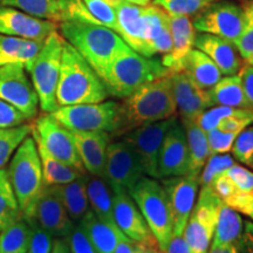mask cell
I'll list each match as a JSON object with an SVG mask.
<instances>
[{"mask_svg": "<svg viewBox=\"0 0 253 253\" xmlns=\"http://www.w3.org/2000/svg\"><path fill=\"white\" fill-rule=\"evenodd\" d=\"M90 14L103 26L118 30L116 2L118 0H82Z\"/></svg>", "mask_w": 253, "mask_h": 253, "instance_id": "60d3db41", "label": "cell"}, {"mask_svg": "<svg viewBox=\"0 0 253 253\" xmlns=\"http://www.w3.org/2000/svg\"><path fill=\"white\" fill-rule=\"evenodd\" d=\"M169 74L162 60L147 58L126 43L110 63L102 81L109 95L125 99L143 84Z\"/></svg>", "mask_w": 253, "mask_h": 253, "instance_id": "277c9868", "label": "cell"}, {"mask_svg": "<svg viewBox=\"0 0 253 253\" xmlns=\"http://www.w3.org/2000/svg\"><path fill=\"white\" fill-rule=\"evenodd\" d=\"M184 126L186 142L189 149V166L190 172L194 175H199L207 163L210 151L208 147L207 134L202 130L201 126L196 121H181Z\"/></svg>", "mask_w": 253, "mask_h": 253, "instance_id": "d6a6232c", "label": "cell"}, {"mask_svg": "<svg viewBox=\"0 0 253 253\" xmlns=\"http://www.w3.org/2000/svg\"><path fill=\"white\" fill-rule=\"evenodd\" d=\"M36 142L41 160V167H42V175L45 185L67 184V183L75 181L79 177L84 175V173H80L78 170H75L74 168L69 167L68 164L63 163L59 158L53 156L39 141L36 140Z\"/></svg>", "mask_w": 253, "mask_h": 253, "instance_id": "1f68e13d", "label": "cell"}, {"mask_svg": "<svg viewBox=\"0 0 253 253\" xmlns=\"http://www.w3.org/2000/svg\"><path fill=\"white\" fill-rule=\"evenodd\" d=\"M166 253H192L188 243L182 235H172L167 246Z\"/></svg>", "mask_w": 253, "mask_h": 253, "instance_id": "11a10c76", "label": "cell"}, {"mask_svg": "<svg viewBox=\"0 0 253 253\" xmlns=\"http://www.w3.org/2000/svg\"><path fill=\"white\" fill-rule=\"evenodd\" d=\"M183 236L192 253H208L217 223L218 205L221 199L210 185L201 186Z\"/></svg>", "mask_w": 253, "mask_h": 253, "instance_id": "9c48e42d", "label": "cell"}, {"mask_svg": "<svg viewBox=\"0 0 253 253\" xmlns=\"http://www.w3.org/2000/svg\"><path fill=\"white\" fill-rule=\"evenodd\" d=\"M224 203L253 220V190L249 192H237Z\"/></svg>", "mask_w": 253, "mask_h": 253, "instance_id": "681fc988", "label": "cell"}, {"mask_svg": "<svg viewBox=\"0 0 253 253\" xmlns=\"http://www.w3.org/2000/svg\"><path fill=\"white\" fill-rule=\"evenodd\" d=\"M114 220L129 239L147 245H158L140 209L128 192H113Z\"/></svg>", "mask_w": 253, "mask_h": 253, "instance_id": "d6986e66", "label": "cell"}, {"mask_svg": "<svg viewBox=\"0 0 253 253\" xmlns=\"http://www.w3.org/2000/svg\"><path fill=\"white\" fill-rule=\"evenodd\" d=\"M32 129L33 126L28 123L13 128H0V169L5 168L21 142L32 134Z\"/></svg>", "mask_w": 253, "mask_h": 253, "instance_id": "8d00e7d4", "label": "cell"}, {"mask_svg": "<svg viewBox=\"0 0 253 253\" xmlns=\"http://www.w3.org/2000/svg\"><path fill=\"white\" fill-rule=\"evenodd\" d=\"M233 164H236L235 158L229 154L210 155L199 172V186L210 185L217 176L225 172Z\"/></svg>", "mask_w": 253, "mask_h": 253, "instance_id": "f35d334b", "label": "cell"}, {"mask_svg": "<svg viewBox=\"0 0 253 253\" xmlns=\"http://www.w3.org/2000/svg\"><path fill=\"white\" fill-rule=\"evenodd\" d=\"M170 30L172 47L168 54L163 55L162 63L171 74L182 71L185 56L194 48L196 30L188 15H170Z\"/></svg>", "mask_w": 253, "mask_h": 253, "instance_id": "cb8c5ba5", "label": "cell"}, {"mask_svg": "<svg viewBox=\"0 0 253 253\" xmlns=\"http://www.w3.org/2000/svg\"><path fill=\"white\" fill-rule=\"evenodd\" d=\"M236 134L225 132L218 128L208 131L207 140L210 155L229 153V151H231V148H232L233 142L236 140Z\"/></svg>", "mask_w": 253, "mask_h": 253, "instance_id": "ee69618b", "label": "cell"}, {"mask_svg": "<svg viewBox=\"0 0 253 253\" xmlns=\"http://www.w3.org/2000/svg\"><path fill=\"white\" fill-rule=\"evenodd\" d=\"M50 253H71L67 238H55L53 240V246Z\"/></svg>", "mask_w": 253, "mask_h": 253, "instance_id": "9f6ffc18", "label": "cell"}, {"mask_svg": "<svg viewBox=\"0 0 253 253\" xmlns=\"http://www.w3.org/2000/svg\"><path fill=\"white\" fill-rule=\"evenodd\" d=\"M166 191L172 216V235H182L199 191V175L167 177L158 179Z\"/></svg>", "mask_w": 253, "mask_h": 253, "instance_id": "9a60e30c", "label": "cell"}, {"mask_svg": "<svg viewBox=\"0 0 253 253\" xmlns=\"http://www.w3.org/2000/svg\"><path fill=\"white\" fill-rule=\"evenodd\" d=\"M87 195L95 216L107 223L115 224L113 213V191L103 178L87 175Z\"/></svg>", "mask_w": 253, "mask_h": 253, "instance_id": "4dcf8cb0", "label": "cell"}, {"mask_svg": "<svg viewBox=\"0 0 253 253\" xmlns=\"http://www.w3.org/2000/svg\"><path fill=\"white\" fill-rule=\"evenodd\" d=\"M129 195L143 214L158 248L166 252L172 236V216L161 182L153 177L143 176L130 190Z\"/></svg>", "mask_w": 253, "mask_h": 253, "instance_id": "8992f818", "label": "cell"}, {"mask_svg": "<svg viewBox=\"0 0 253 253\" xmlns=\"http://www.w3.org/2000/svg\"><path fill=\"white\" fill-rule=\"evenodd\" d=\"M177 113L170 75L148 82L120 103L118 130L113 135L126 132L175 116Z\"/></svg>", "mask_w": 253, "mask_h": 253, "instance_id": "6da1fadb", "label": "cell"}, {"mask_svg": "<svg viewBox=\"0 0 253 253\" xmlns=\"http://www.w3.org/2000/svg\"><path fill=\"white\" fill-rule=\"evenodd\" d=\"M194 47L212 60L225 77L238 74L243 67V59L236 45L223 38L209 33H198L196 34Z\"/></svg>", "mask_w": 253, "mask_h": 253, "instance_id": "603a6c76", "label": "cell"}, {"mask_svg": "<svg viewBox=\"0 0 253 253\" xmlns=\"http://www.w3.org/2000/svg\"><path fill=\"white\" fill-rule=\"evenodd\" d=\"M182 71L185 72L199 88L211 89L223 78L220 69L205 53L192 48L183 61Z\"/></svg>", "mask_w": 253, "mask_h": 253, "instance_id": "4316f807", "label": "cell"}, {"mask_svg": "<svg viewBox=\"0 0 253 253\" xmlns=\"http://www.w3.org/2000/svg\"><path fill=\"white\" fill-rule=\"evenodd\" d=\"M192 24L199 33L213 34L235 43L244 25V11L235 1L220 0L198 12Z\"/></svg>", "mask_w": 253, "mask_h": 253, "instance_id": "30bf717a", "label": "cell"}, {"mask_svg": "<svg viewBox=\"0 0 253 253\" xmlns=\"http://www.w3.org/2000/svg\"><path fill=\"white\" fill-rule=\"evenodd\" d=\"M244 230L240 213L223 201L218 205L217 223L212 242L219 245H236Z\"/></svg>", "mask_w": 253, "mask_h": 253, "instance_id": "f546056e", "label": "cell"}, {"mask_svg": "<svg viewBox=\"0 0 253 253\" xmlns=\"http://www.w3.org/2000/svg\"><path fill=\"white\" fill-rule=\"evenodd\" d=\"M175 119L176 116H172L163 121L142 126L121 136L122 140L134 150L145 176L158 179L157 167L161 147L168 129L171 126Z\"/></svg>", "mask_w": 253, "mask_h": 253, "instance_id": "5bb4252c", "label": "cell"}, {"mask_svg": "<svg viewBox=\"0 0 253 253\" xmlns=\"http://www.w3.org/2000/svg\"><path fill=\"white\" fill-rule=\"evenodd\" d=\"M249 108H235V107H225V106H214L205 110L201 116L197 119V125L205 134L208 131L217 128L219 122L227 116L238 115V114L244 113Z\"/></svg>", "mask_w": 253, "mask_h": 253, "instance_id": "b9f144b4", "label": "cell"}, {"mask_svg": "<svg viewBox=\"0 0 253 253\" xmlns=\"http://www.w3.org/2000/svg\"><path fill=\"white\" fill-rule=\"evenodd\" d=\"M65 39L54 31L46 38L39 54L31 63L27 72L31 74V81L39 97V106L46 114L55 112L59 108L56 102L61 56Z\"/></svg>", "mask_w": 253, "mask_h": 253, "instance_id": "52a82bcc", "label": "cell"}, {"mask_svg": "<svg viewBox=\"0 0 253 253\" xmlns=\"http://www.w3.org/2000/svg\"><path fill=\"white\" fill-rule=\"evenodd\" d=\"M56 28L58 24L53 20L34 17L8 6H0V34L43 41Z\"/></svg>", "mask_w": 253, "mask_h": 253, "instance_id": "ffe728a7", "label": "cell"}, {"mask_svg": "<svg viewBox=\"0 0 253 253\" xmlns=\"http://www.w3.org/2000/svg\"><path fill=\"white\" fill-rule=\"evenodd\" d=\"M154 253H166V252H163V251H162V250H161V249H157V250H156V251H155Z\"/></svg>", "mask_w": 253, "mask_h": 253, "instance_id": "94428289", "label": "cell"}, {"mask_svg": "<svg viewBox=\"0 0 253 253\" xmlns=\"http://www.w3.org/2000/svg\"><path fill=\"white\" fill-rule=\"evenodd\" d=\"M33 137L40 142L53 156L74 168L80 173H87L71 131L59 123L50 114H43L36 120L32 129Z\"/></svg>", "mask_w": 253, "mask_h": 253, "instance_id": "7c38bea8", "label": "cell"}, {"mask_svg": "<svg viewBox=\"0 0 253 253\" xmlns=\"http://www.w3.org/2000/svg\"><path fill=\"white\" fill-rule=\"evenodd\" d=\"M62 0H0V6H8L41 19L60 21Z\"/></svg>", "mask_w": 253, "mask_h": 253, "instance_id": "d590c367", "label": "cell"}, {"mask_svg": "<svg viewBox=\"0 0 253 253\" xmlns=\"http://www.w3.org/2000/svg\"><path fill=\"white\" fill-rule=\"evenodd\" d=\"M238 74L242 79L243 88H244V93L250 104V108L253 109V65L246 63L245 66L240 68Z\"/></svg>", "mask_w": 253, "mask_h": 253, "instance_id": "f5cc1de1", "label": "cell"}, {"mask_svg": "<svg viewBox=\"0 0 253 253\" xmlns=\"http://www.w3.org/2000/svg\"><path fill=\"white\" fill-rule=\"evenodd\" d=\"M45 40H30L0 34V67L9 63H23L30 67L42 48Z\"/></svg>", "mask_w": 253, "mask_h": 253, "instance_id": "484cf974", "label": "cell"}, {"mask_svg": "<svg viewBox=\"0 0 253 253\" xmlns=\"http://www.w3.org/2000/svg\"><path fill=\"white\" fill-rule=\"evenodd\" d=\"M246 166H249L250 168H251V169H253V156H252L251 160L249 161V162H248V164H246Z\"/></svg>", "mask_w": 253, "mask_h": 253, "instance_id": "91938a15", "label": "cell"}, {"mask_svg": "<svg viewBox=\"0 0 253 253\" xmlns=\"http://www.w3.org/2000/svg\"><path fill=\"white\" fill-rule=\"evenodd\" d=\"M157 249H160L158 245L142 244L125 237L120 240L114 253H154Z\"/></svg>", "mask_w": 253, "mask_h": 253, "instance_id": "816d5d0a", "label": "cell"}, {"mask_svg": "<svg viewBox=\"0 0 253 253\" xmlns=\"http://www.w3.org/2000/svg\"><path fill=\"white\" fill-rule=\"evenodd\" d=\"M68 216L79 223L90 211L87 195V173L67 184L54 185Z\"/></svg>", "mask_w": 253, "mask_h": 253, "instance_id": "83f0119b", "label": "cell"}, {"mask_svg": "<svg viewBox=\"0 0 253 253\" xmlns=\"http://www.w3.org/2000/svg\"><path fill=\"white\" fill-rule=\"evenodd\" d=\"M231 151L237 161L248 164L253 156V126H249L236 136Z\"/></svg>", "mask_w": 253, "mask_h": 253, "instance_id": "7bdbcfd3", "label": "cell"}, {"mask_svg": "<svg viewBox=\"0 0 253 253\" xmlns=\"http://www.w3.org/2000/svg\"><path fill=\"white\" fill-rule=\"evenodd\" d=\"M24 123H27V120L23 114L0 99V128H13Z\"/></svg>", "mask_w": 253, "mask_h": 253, "instance_id": "c3c4849f", "label": "cell"}, {"mask_svg": "<svg viewBox=\"0 0 253 253\" xmlns=\"http://www.w3.org/2000/svg\"><path fill=\"white\" fill-rule=\"evenodd\" d=\"M28 224L32 227V236L27 253H50L53 246V236L38 225L34 220Z\"/></svg>", "mask_w": 253, "mask_h": 253, "instance_id": "f6af8a7d", "label": "cell"}, {"mask_svg": "<svg viewBox=\"0 0 253 253\" xmlns=\"http://www.w3.org/2000/svg\"><path fill=\"white\" fill-rule=\"evenodd\" d=\"M211 106H225L235 108H250L239 74L221 78L208 90Z\"/></svg>", "mask_w": 253, "mask_h": 253, "instance_id": "f1b7e54d", "label": "cell"}, {"mask_svg": "<svg viewBox=\"0 0 253 253\" xmlns=\"http://www.w3.org/2000/svg\"><path fill=\"white\" fill-rule=\"evenodd\" d=\"M79 224L87 233L97 253H114L120 240L126 237L116 224L101 220L91 210Z\"/></svg>", "mask_w": 253, "mask_h": 253, "instance_id": "d4e9b609", "label": "cell"}, {"mask_svg": "<svg viewBox=\"0 0 253 253\" xmlns=\"http://www.w3.org/2000/svg\"><path fill=\"white\" fill-rule=\"evenodd\" d=\"M236 248L238 253H253V221H244V230Z\"/></svg>", "mask_w": 253, "mask_h": 253, "instance_id": "db71d44e", "label": "cell"}, {"mask_svg": "<svg viewBox=\"0 0 253 253\" xmlns=\"http://www.w3.org/2000/svg\"><path fill=\"white\" fill-rule=\"evenodd\" d=\"M143 176L140 161L126 142L122 140L108 145L103 179L113 192L129 194Z\"/></svg>", "mask_w": 253, "mask_h": 253, "instance_id": "4fadbf2b", "label": "cell"}, {"mask_svg": "<svg viewBox=\"0 0 253 253\" xmlns=\"http://www.w3.org/2000/svg\"><path fill=\"white\" fill-rule=\"evenodd\" d=\"M66 238H67L71 253H97L90 239L88 238L87 233L79 223L77 225L74 224L72 231Z\"/></svg>", "mask_w": 253, "mask_h": 253, "instance_id": "bcb514c9", "label": "cell"}, {"mask_svg": "<svg viewBox=\"0 0 253 253\" xmlns=\"http://www.w3.org/2000/svg\"><path fill=\"white\" fill-rule=\"evenodd\" d=\"M210 186L212 188L214 194H216L223 202H225L226 199L232 197L233 195H236L237 192H238L236 185L233 184V182L231 181L230 177L227 176L225 172L217 176L216 178L213 179V182L211 183Z\"/></svg>", "mask_w": 253, "mask_h": 253, "instance_id": "f907efd6", "label": "cell"}, {"mask_svg": "<svg viewBox=\"0 0 253 253\" xmlns=\"http://www.w3.org/2000/svg\"><path fill=\"white\" fill-rule=\"evenodd\" d=\"M77 145L79 156L86 171L91 176L103 178L108 145L112 136L106 131L69 130Z\"/></svg>", "mask_w": 253, "mask_h": 253, "instance_id": "7402d4cb", "label": "cell"}, {"mask_svg": "<svg viewBox=\"0 0 253 253\" xmlns=\"http://www.w3.org/2000/svg\"><path fill=\"white\" fill-rule=\"evenodd\" d=\"M7 173L23 218L28 221L38 197L45 188L41 160L33 135L27 136L15 150Z\"/></svg>", "mask_w": 253, "mask_h": 253, "instance_id": "5b68a950", "label": "cell"}, {"mask_svg": "<svg viewBox=\"0 0 253 253\" xmlns=\"http://www.w3.org/2000/svg\"><path fill=\"white\" fill-rule=\"evenodd\" d=\"M126 1H128V2H131V4H135V5L145 6V5H149L151 0H126Z\"/></svg>", "mask_w": 253, "mask_h": 253, "instance_id": "680465c9", "label": "cell"}, {"mask_svg": "<svg viewBox=\"0 0 253 253\" xmlns=\"http://www.w3.org/2000/svg\"><path fill=\"white\" fill-rule=\"evenodd\" d=\"M246 63H249V65H253V58L250 59L249 61H246Z\"/></svg>", "mask_w": 253, "mask_h": 253, "instance_id": "6125c7cd", "label": "cell"}, {"mask_svg": "<svg viewBox=\"0 0 253 253\" xmlns=\"http://www.w3.org/2000/svg\"><path fill=\"white\" fill-rule=\"evenodd\" d=\"M225 173L236 185L238 192H249L253 190V172L248 168L233 164L226 170Z\"/></svg>", "mask_w": 253, "mask_h": 253, "instance_id": "7dc6e473", "label": "cell"}, {"mask_svg": "<svg viewBox=\"0 0 253 253\" xmlns=\"http://www.w3.org/2000/svg\"><path fill=\"white\" fill-rule=\"evenodd\" d=\"M59 28L63 39L84 56L102 80L114 58L126 45L115 31L101 24L65 20Z\"/></svg>", "mask_w": 253, "mask_h": 253, "instance_id": "3957f363", "label": "cell"}, {"mask_svg": "<svg viewBox=\"0 0 253 253\" xmlns=\"http://www.w3.org/2000/svg\"><path fill=\"white\" fill-rule=\"evenodd\" d=\"M145 6L131 4L126 0L116 2L118 30L123 41L140 54L151 58L147 41V12Z\"/></svg>", "mask_w": 253, "mask_h": 253, "instance_id": "ac0fdd59", "label": "cell"}, {"mask_svg": "<svg viewBox=\"0 0 253 253\" xmlns=\"http://www.w3.org/2000/svg\"><path fill=\"white\" fill-rule=\"evenodd\" d=\"M242 6L244 11V25L235 45L242 59L249 61L253 58V0H246Z\"/></svg>", "mask_w": 253, "mask_h": 253, "instance_id": "74e56055", "label": "cell"}, {"mask_svg": "<svg viewBox=\"0 0 253 253\" xmlns=\"http://www.w3.org/2000/svg\"><path fill=\"white\" fill-rule=\"evenodd\" d=\"M169 75L176 108L181 116V121H197L205 110L212 107L208 90L199 88L183 71L171 73Z\"/></svg>", "mask_w": 253, "mask_h": 253, "instance_id": "44dd1931", "label": "cell"}, {"mask_svg": "<svg viewBox=\"0 0 253 253\" xmlns=\"http://www.w3.org/2000/svg\"><path fill=\"white\" fill-rule=\"evenodd\" d=\"M23 63H9L0 67V99L18 109L26 120L37 118L39 97L27 77Z\"/></svg>", "mask_w": 253, "mask_h": 253, "instance_id": "8fae6325", "label": "cell"}, {"mask_svg": "<svg viewBox=\"0 0 253 253\" xmlns=\"http://www.w3.org/2000/svg\"><path fill=\"white\" fill-rule=\"evenodd\" d=\"M50 115L68 130L106 131L113 137L119 126L120 103L102 101L99 103L59 107Z\"/></svg>", "mask_w": 253, "mask_h": 253, "instance_id": "ba28073f", "label": "cell"}, {"mask_svg": "<svg viewBox=\"0 0 253 253\" xmlns=\"http://www.w3.org/2000/svg\"><path fill=\"white\" fill-rule=\"evenodd\" d=\"M220 0H154L155 5L162 7L170 15H194Z\"/></svg>", "mask_w": 253, "mask_h": 253, "instance_id": "ab89813d", "label": "cell"}, {"mask_svg": "<svg viewBox=\"0 0 253 253\" xmlns=\"http://www.w3.org/2000/svg\"><path fill=\"white\" fill-rule=\"evenodd\" d=\"M108 95L102 79L84 56L65 40L56 87L58 106L99 103L106 101Z\"/></svg>", "mask_w": 253, "mask_h": 253, "instance_id": "7a4b0ae2", "label": "cell"}, {"mask_svg": "<svg viewBox=\"0 0 253 253\" xmlns=\"http://www.w3.org/2000/svg\"><path fill=\"white\" fill-rule=\"evenodd\" d=\"M190 172L189 149L184 126L178 119L168 129L158 156V179L184 176Z\"/></svg>", "mask_w": 253, "mask_h": 253, "instance_id": "2e32d148", "label": "cell"}, {"mask_svg": "<svg viewBox=\"0 0 253 253\" xmlns=\"http://www.w3.org/2000/svg\"><path fill=\"white\" fill-rule=\"evenodd\" d=\"M23 217L9 182L7 170L0 169V232Z\"/></svg>", "mask_w": 253, "mask_h": 253, "instance_id": "e575fe53", "label": "cell"}, {"mask_svg": "<svg viewBox=\"0 0 253 253\" xmlns=\"http://www.w3.org/2000/svg\"><path fill=\"white\" fill-rule=\"evenodd\" d=\"M208 253H238L236 245H219L212 242Z\"/></svg>", "mask_w": 253, "mask_h": 253, "instance_id": "6f0895ef", "label": "cell"}, {"mask_svg": "<svg viewBox=\"0 0 253 253\" xmlns=\"http://www.w3.org/2000/svg\"><path fill=\"white\" fill-rule=\"evenodd\" d=\"M32 227L23 217L0 232V253H27Z\"/></svg>", "mask_w": 253, "mask_h": 253, "instance_id": "836d02e7", "label": "cell"}, {"mask_svg": "<svg viewBox=\"0 0 253 253\" xmlns=\"http://www.w3.org/2000/svg\"><path fill=\"white\" fill-rule=\"evenodd\" d=\"M33 220L55 238H66L74 226L54 185H45L42 189L27 223Z\"/></svg>", "mask_w": 253, "mask_h": 253, "instance_id": "e0dca14e", "label": "cell"}]
</instances>
